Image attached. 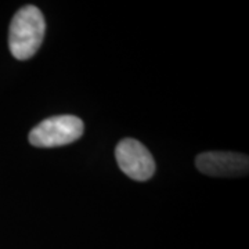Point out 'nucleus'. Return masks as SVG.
I'll list each match as a JSON object with an SVG mask.
<instances>
[{
  "label": "nucleus",
  "mask_w": 249,
  "mask_h": 249,
  "mask_svg": "<svg viewBox=\"0 0 249 249\" xmlns=\"http://www.w3.org/2000/svg\"><path fill=\"white\" fill-rule=\"evenodd\" d=\"M85 124L78 116L58 115L36 124L29 133V142L40 148H53L76 142L83 134Z\"/></svg>",
  "instance_id": "f03ea898"
},
{
  "label": "nucleus",
  "mask_w": 249,
  "mask_h": 249,
  "mask_svg": "<svg viewBox=\"0 0 249 249\" xmlns=\"http://www.w3.org/2000/svg\"><path fill=\"white\" fill-rule=\"evenodd\" d=\"M118 166L126 176L137 181H145L155 172V160L151 152L134 139H124L115 150Z\"/></svg>",
  "instance_id": "7ed1b4c3"
},
{
  "label": "nucleus",
  "mask_w": 249,
  "mask_h": 249,
  "mask_svg": "<svg viewBox=\"0 0 249 249\" xmlns=\"http://www.w3.org/2000/svg\"><path fill=\"white\" fill-rule=\"evenodd\" d=\"M46 32L45 17L36 6H25L16 13L11 19L9 46L11 54L17 60H28L43 42Z\"/></svg>",
  "instance_id": "f257e3e1"
},
{
  "label": "nucleus",
  "mask_w": 249,
  "mask_h": 249,
  "mask_svg": "<svg viewBox=\"0 0 249 249\" xmlns=\"http://www.w3.org/2000/svg\"><path fill=\"white\" fill-rule=\"evenodd\" d=\"M196 169L213 178H237L245 176L249 169V158L237 152L209 151L196 157Z\"/></svg>",
  "instance_id": "20e7f679"
}]
</instances>
